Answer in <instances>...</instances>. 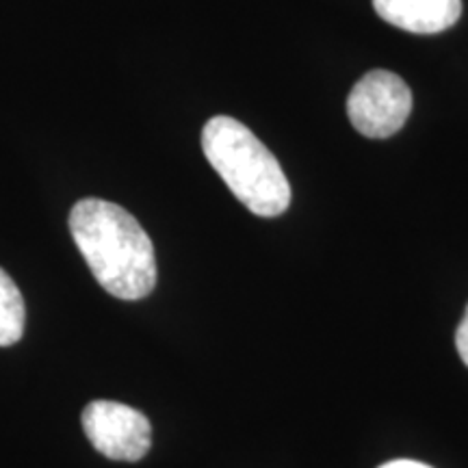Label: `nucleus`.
<instances>
[{
  "instance_id": "obj_7",
  "label": "nucleus",
  "mask_w": 468,
  "mask_h": 468,
  "mask_svg": "<svg viewBox=\"0 0 468 468\" xmlns=\"http://www.w3.org/2000/svg\"><path fill=\"white\" fill-rule=\"evenodd\" d=\"M455 347H458V354L464 365L468 367V306L464 313V319L460 321L458 332H455Z\"/></svg>"
},
{
  "instance_id": "obj_6",
  "label": "nucleus",
  "mask_w": 468,
  "mask_h": 468,
  "mask_svg": "<svg viewBox=\"0 0 468 468\" xmlns=\"http://www.w3.org/2000/svg\"><path fill=\"white\" fill-rule=\"evenodd\" d=\"M27 306L9 273L0 267V347H11L25 335Z\"/></svg>"
},
{
  "instance_id": "obj_2",
  "label": "nucleus",
  "mask_w": 468,
  "mask_h": 468,
  "mask_svg": "<svg viewBox=\"0 0 468 468\" xmlns=\"http://www.w3.org/2000/svg\"><path fill=\"white\" fill-rule=\"evenodd\" d=\"M207 161L237 200L259 218H278L291 204V185L276 156L248 126L215 115L202 128Z\"/></svg>"
},
{
  "instance_id": "obj_3",
  "label": "nucleus",
  "mask_w": 468,
  "mask_h": 468,
  "mask_svg": "<svg viewBox=\"0 0 468 468\" xmlns=\"http://www.w3.org/2000/svg\"><path fill=\"white\" fill-rule=\"evenodd\" d=\"M412 111V91L406 80L388 69L367 72L347 98L351 126L371 139L393 137Z\"/></svg>"
},
{
  "instance_id": "obj_4",
  "label": "nucleus",
  "mask_w": 468,
  "mask_h": 468,
  "mask_svg": "<svg viewBox=\"0 0 468 468\" xmlns=\"http://www.w3.org/2000/svg\"><path fill=\"white\" fill-rule=\"evenodd\" d=\"M87 441L104 458L117 462H139L152 447V425L148 417L126 403L98 399L83 410Z\"/></svg>"
},
{
  "instance_id": "obj_8",
  "label": "nucleus",
  "mask_w": 468,
  "mask_h": 468,
  "mask_svg": "<svg viewBox=\"0 0 468 468\" xmlns=\"http://www.w3.org/2000/svg\"><path fill=\"white\" fill-rule=\"evenodd\" d=\"M379 468H431L427 464H420V462H414V460H393V462H386Z\"/></svg>"
},
{
  "instance_id": "obj_5",
  "label": "nucleus",
  "mask_w": 468,
  "mask_h": 468,
  "mask_svg": "<svg viewBox=\"0 0 468 468\" xmlns=\"http://www.w3.org/2000/svg\"><path fill=\"white\" fill-rule=\"evenodd\" d=\"M384 22L401 31L434 35L452 28L462 16V0H373Z\"/></svg>"
},
{
  "instance_id": "obj_1",
  "label": "nucleus",
  "mask_w": 468,
  "mask_h": 468,
  "mask_svg": "<svg viewBox=\"0 0 468 468\" xmlns=\"http://www.w3.org/2000/svg\"><path fill=\"white\" fill-rule=\"evenodd\" d=\"M69 232L93 278L109 295L134 302L154 291V245L126 208L85 197L69 210Z\"/></svg>"
}]
</instances>
